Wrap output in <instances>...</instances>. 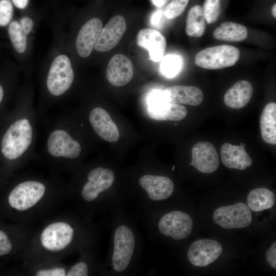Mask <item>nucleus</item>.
<instances>
[{"label":"nucleus","instance_id":"39448f33","mask_svg":"<svg viewBox=\"0 0 276 276\" xmlns=\"http://www.w3.org/2000/svg\"><path fill=\"white\" fill-rule=\"evenodd\" d=\"M240 56V52L237 48L222 44L200 51L196 54L194 61L200 67L217 70L235 65Z\"/></svg>","mask_w":276,"mask_h":276},{"label":"nucleus","instance_id":"c85d7f7f","mask_svg":"<svg viewBox=\"0 0 276 276\" xmlns=\"http://www.w3.org/2000/svg\"><path fill=\"white\" fill-rule=\"evenodd\" d=\"M189 0H172L165 8L164 14L168 19H174L181 14Z\"/></svg>","mask_w":276,"mask_h":276},{"label":"nucleus","instance_id":"6ab92c4d","mask_svg":"<svg viewBox=\"0 0 276 276\" xmlns=\"http://www.w3.org/2000/svg\"><path fill=\"white\" fill-rule=\"evenodd\" d=\"M163 94L168 102L180 105L198 106L203 100L202 90L194 86H171L165 89Z\"/></svg>","mask_w":276,"mask_h":276},{"label":"nucleus","instance_id":"dca6fc26","mask_svg":"<svg viewBox=\"0 0 276 276\" xmlns=\"http://www.w3.org/2000/svg\"><path fill=\"white\" fill-rule=\"evenodd\" d=\"M102 27L100 19L93 18L86 21L81 27L76 40V50L80 57L86 58L90 55Z\"/></svg>","mask_w":276,"mask_h":276},{"label":"nucleus","instance_id":"7c9ffc66","mask_svg":"<svg viewBox=\"0 0 276 276\" xmlns=\"http://www.w3.org/2000/svg\"><path fill=\"white\" fill-rule=\"evenodd\" d=\"M89 273L88 267L84 261L74 265L67 273V276H87Z\"/></svg>","mask_w":276,"mask_h":276},{"label":"nucleus","instance_id":"58836bf2","mask_svg":"<svg viewBox=\"0 0 276 276\" xmlns=\"http://www.w3.org/2000/svg\"><path fill=\"white\" fill-rule=\"evenodd\" d=\"M271 12L273 16L275 18L276 17V4H274L271 9Z\"/></svg>","mask_w":276,"mask_h":276},{"label":"nucleus","instance_id":"4c0bfd02","mask_svg":"<svg viewBox=\"0 0 276 276\" xmlns=\"http://www.w3.org/2000/svg\"><path fill=\"white\" fill-rule=\"evenodd\" d=\"M153 4L157 7H162L168 0H151Z\"/></svg>","mask_w":276,"mask_h":276},{"label":"nucleus","instance_id":"4be33fe9","mask_svg":"<svg viewBox=\"0 0 276 276\" xmlns=\"http://www.w3.org/2000/svg\"><path fill=\"white\" fill-rule=\"evenodd\" d=\"M261 136L264 141L276 144V104L270 102L264 108L260 117Z\"/></svg>","mask_w":276,"mask_h":276},{"label":"nucleus","instance_id":"bb28decb","mask_svg":"<svg viewBox=\"0 0 276 276\" xmlns=\"http://www.w3.org/2000/svg\"><path fill=\"white\" fill-rule=\"evenodd\" d=\"M182 66L181 57L175 54L168 55L161 60L160 70L165 76L171 78L176 75Z\"/></svg>","mask_w":276,"mask_h":276},{"label":"nucleus","instance_id":"f03ea898","mask_svg":"<svg viewBox=\"0 0 276 276\" xmlns=\"http://www.w3.org/2000/svg\"><path fill=\"white\" fill-rule=\"evenodd\" d=\"M86 179L80 192L83 201L95 202L101 210L110 213L125 204L128 198L127 188L118 184L115 171L110 167H96L88 172Z\"/></svg>","mask_w":276,"mask_h":276},{"label":"nucleus","instance_id":"a19ab883","mask_svg":"<svg viewBox=\"0 0 276 276\" xmlns=\"http://www.w3.org/2000/svg\"><path fill=\"white\" fill-rule=\"evenodd\" d=\"M240 146H242L243 147H245V145L244 143H240Z\"/></svg>","mask_w":276,"mask_h":276},{"label":"nucleus","instance_id":"2eb2a0df","mask_svg":"<svg viewBox=\"0 0 276 276\" xmlns=\"http://www.w3.org/2000/svg\"><path fill=\"white\" fill-rule=\"evenodd\" d=\"M133 76L132 63L126 55L118 54L110 59L106 71V78L110 84L123 86L130 82Z\"/></svg>","mask_w":276,"mask_h":276},{"label":"nucleus","instance_id":"a878e982","mask_svg":"<svg viewBox=\"0 0 276 276\" xmlns=\"http://www.w3.org/2000/svg\"><path fill=\"white\" fill-rule=\"evenodd\" d=\"M8 34L15 50L19 53H24L27 47V35L24 33L19 22H11L8 27Z\"/></svg>","mask_w":276,"mask_h":276},{"label":"nucleus","instance_id":"6e6552de","mask_svg":"<svg viewBox=\"0 0 276 276\" xmlns=\"http://www.w3.org/2000/svg\"><path fill=\"white\" fill-rule=\"evenodd\" d=\"M214 221L225 229L242 228L249 226L252 220L247 205L237 202L217 208L213 215Z\"/></svg>","mask_w":276,"mask_h":276},{"label":"nucleus","instance_id":"b1692460","mask_svg":"<svg viewBox=\"0 0 276 276\" xmlns=\"http://www.w3.org/2000/svg\"><path fill=\"white\" fill-rule=\"evenodd\" d=\"M275 201L274 193L265 188L255 189L248 193L247 197V205L254 212L270 209L274 205Z\"/></svg>","mask_w":276,"mask_h":276},{"label":"nucleus","instance_id":"423d86ee","mask_svg":"<svg viewBox=\"0 0 276 276\" xmlns=\"http://www.w3.org/2000/svg\"><path fill=\"white\" fill-rule=\"evenodd\" d=\"M74 72L69 58L61 54L57 56L50 66L47 78V87L51 94L60 96L71 86Z\"/></svg>","mask_w":276,"mask_h":276},{"label":"nucleus","instance_id":"c9c22d12","mask_svg":"<svg viewBox=\"0 0 276 276\" xmlns=\"http://www.w3.org/2000/svg\"><path fill=\"white\" fill-rule=\"evenodd\" d=\"M163 16V11L158 10L155 12L151 16V22L154 26H158L160 21Z\"/></svg>","mask_w":276,"mask_h":276},{"label":"nucleus","instance_id":"412c9836","mask_svg":"<svg viewBox=\"0 0 276 276\" xmlns=\"http://www.w3.org/2000/svg\"><path fill=\"white\" fill-rule=\"evenodd\" d=\"M252 94L253 87L251 83L246 80H240L225 92L224 102L231 108L240 109L249 102Z\"/></svg>","mask_w":276,"mask_h":276},{"label":"nucleus","instance_id":"ea45409f","mask_svg":"<svg viewBox=\"0 0 276 276\" xmlns=\"http://www.w3.org/2000/svg\"><path fill=\"white\" fill-rule=\"evenodd\" d=\"M4 96V90L2 86L0 85V104L3 100Z\"/></svg>","mask_w":276,"mask_h":276},{"label":"nucleus","instance_id":"7ed1b4c3","mask_svg":"<svg viewBox=\"0 0 276 276\" xmlns=\"http://www.w3.org/2000/svg\"><path fill=\"white\" fill-rule=\"evenodd\" d=\"M137 213L151 238L163 237L181 241L188 237L192 232V217L181 210L175 209L164 212L156 208Z\"/></svg>","mask_w":276,"mask_h":276},{"label":"nucleus","instance_id":"cd10ccee","mask_svg":"<svg viewBox=\"0 0 276 276\" xmlns=\"http://www.w3.org/2000/svg\"><path fill=\"white\" fill-rule=\"evenodd\" d=\"M202 10L208 24L216 22L221 12L220 0H205Z\"/></svg>","mask_w":276,"mask_h":276},{"label":"nucleus","instance_id":"f3484780","mask_svg":"<svg viewBox=\"0 0 276 276\" xmlns=\"http://www.w3.org/2000/svg\"><path fill=\"white\" fill-rule=\"evenodd\" d=\"M89 121L96 133L109 142H116L119 139V129L109 114L101 107L91 110Z\"/></svg>","mask_w":276,"mask_h":276},{"label":"nucleus","instance_id":"2f4dec72","mask_svg":"<svg viewBox=\"0 0 276 276\" xmlns=\"http://www.w3.org/2000/svg\"><path fill=\"white\" fill-rule=\"evenodd\" d=\"M12 249V244L6 234L0 230V256L9 254Z\"/></svg>","mask_w":276,"mask_h":276},{"label":"nucleus","instance_id":"aec40b11","mask_svg":"<svg viewBox=\"0 0 276 276\" xmlns=\"http://www.w3.org/2000/svg\"><path fill=\"white\" fill-rule=\"evenodd\" d=\"M220 154L223 164L230 169L244 170L252 164L244 147L240 145H232L225 143L221 147Z\"/></svg>","mask_w":276,"mask_h":276},{"label":"nucleus","instance_id":"5701e85b","mask_svg":"<svg viewBox=\"0 0 276 276\" xmlns=\"http://www.w3.org/2000/svg\"><path fill=\"white\" fill-rule=\"evenodd\" d=\"M213 37L219 40L229 42H240L248 36L246 27L240 24L226 21L216 28L213 34Z\"/></svg>","mask_w":276,"mask_h":276},{"label":"nucleus","instance_id":"0eeeda50","mask_svg":"<svg viewBox=\"0 0 276 276\" xmlns=\"http://www.w3.org/2000/svg\"><path fill=\"white\" fill-rule=\"evenodd\" d=\"M147 103V114L153 120L177 121L187 114L185 106L166 101L162 90H153L148 97Z\"/></svg>","mask_w":276,"mask_h":276},{"label":"nucleus","instance_id":"393cba45","mask_svg":"<svg viewBox=\"0 0 276 276\" xmlns=\"http://www.w3.org/2000/svg\"><path fill=\"white\" fill-rule=\"evenodd\" d=\"M205 28V20L203 10L199 5L192 7L187 15L185 31L191 37H200L204 34Z\"/></svg>","mask_w":276,"mask_h":276},{"label":"nucleus","instance_id":"9b49d317","mask_svg":"<svg viewBox=\"0 0 276 276\" xmlns=\"http://www.w3.org/2000/svg\"><path fill=\"white\" fill-rule=\"evenodd\" d=\"M222 252V246L217 241L200 239L194 241L190 246L187 258L193 266L204 267L215 262Z\"/></svg>","mask_w":276,"mask_h":276},{"label":"nucleus","instance_id":"f8f14e48","mask_svg":"<svg viewBox=\"0 0 276 276\" xmlns=\"http://www.w3.org/2000/svg\"><path fill=\"white\" fill-rule=\"evenodd\" d=\"M74 229L68 224L57 222L48 225L42 232L40 240L44 247L57 251L65 248L72 241Z\"/></svg>","mask_w":276,"mask_h":276},{"label":"nucleus","instance_id":"f704fd0d","mask_svg":"<svg viewBox=\"0 0 276 276\" xmlns=\"http://www.w3.org/2000/svg\"><path fill=\"white\" fill-rule=\"evenodd\" d=\"M19 24L24 33L26 35H28L31 32L34 26L33 21L28 16L22 17Z\"/></svg>","mask_w":276,"mask_h":276},{"label":"nucleus","instance_id":"e433bc0d","mask_svg":"<svg viewBox=\"0 0 276 276\" xmlns=\"http://www.w3.org/2000/svg\"><path fill=\"white\" fill-rule=\"evenodd\" d=\"M14 6L20 9H24L27 7L29 0H11Z\"/></svg>","mask_w":276,"mask_h":276},{"label":"nucleus","instance_id":"473e14b6","mask_svg":"<svg viewBox=\"0 0 276 276\" xmlns=\"http://www.w3.org/2000/svg\"><path fill=\"white\" fill-rule=\"evenodd\" d=\"M266 259L268 264L273 268L276 269V242H274L267 249Z\"/></svg>","mask_w":276,"mask_h":276},{"label":"nucleus","instance_id":"f257e3e1","mask_svg":"<svg viewBox=\"0 0 276 276\" xmlns=\"http://www.w3.org/2000/svg\"><path fill=\"white\" fill-rule=\"evenodd\" d=\"M110 213V244L103 273L108 276L134 275L137 273L144 245L136 218L125 204L116 207Z\"/></svg>","mask_w":276,"mask_h":276},{"label":"nucleus","instance_id":"c756f323","mask_svg":"<svg viewBox=\"0 0 276 276\" xmlns=\"http://www.w3.org/2000/svg\"><path fill=\"white\" fill-rule=\"evenodd\" d=\"M13 8L10 0H0V26H7L11 20Z\"/></svg>","mask_w":276,"mask_h":276},{"label":"nucleus","instance_id":"a211bd4d","mask_svg":"<svg viewBox=\"0 0 276 276\" xmlns=\"http://www.w3.org/2000/svg\"><path fill=\"white\" fill-rule=\"evenodd\" d=\"M139 46L146 49L150 59L154 62L161 61L166 48V40L159 31L150 28L141 30L136 37Z\"/></svg>","mask_w":276,"mask_h":276},{"label":"nucleus","instance_id":"ddd939ff","mask_svg":"<svg viewBox=\"0 0 276 276\" xmlns=\"http://www.w3.org/2000/svg\"><path fill=\"white\" fill-rule=\"evenodd\" d=\"M219 159L214 146L208 142L196 143L192 149V161L189 164L200 172L209 174L219 166Z\"/></svg>","mask_w":276,"mask_h":276},{"label":"nucleus","instance_id":"4468645a","mask_svg":"<svg viewBox=\"0 0 276 276\" xmlns=\"http://www.w3.org/2000/svg\"><path fill=\"white\" fill-rule=\"evenodd\" d=\"M126 30V24L124 17L120 15L112 17L102 28L94 47L95 50L99 52L111 50L118 44Z\"/></svg>","mask_w":276,"mask_h":276},{"label":"nucleus","instance_id":"9d476101","mask_svg":"<svg viewBox=\"0 0 276 276\" xmlns=\"http://www.w3.org/2000/svg\"><path fill=\"white\" fill-rule=\"evenodd\" d=\"M48 153L54 157L69 159L78 158L81 154L80 144L64 129H57L49 134L47 141Z\"/></svg>","mask_w":276,"mask_h":276},{"label":"nucleus","instance_id":"1a4fd4ad","mask_svg":"<svg viewBox=\"0 0 276 276\" xmlns=\"http://www.w3.org/2000/svg\"><path fill=\"white\" fill-rule=\"evenodd\" d=\"M45 186L38 181L27 180L18 184L10 193V205L18 211H25L37 203L43 197Z\"/></svg>","mask_w":276,"mask_h":276},{"label":"nucleus","instance_id":"72a5a7b5","mask_svg":"<svg viewBox=\"0 0 276 276\" xmlns=\"http://www.w3.org/2000/svg\"><path fill=\"white\" fill-rule=\"evenodd\" d=\"M36 276H64L65 271L62 268H56L53 269L41 270L38 271Z\"/></svg>","mask_w":276,"mask_h":276},{"label":"nucleus","instance_id":"20e7f679","mask_svg":"<svg viewBox=\"0 0 276 276\" xmlns=\"http://www.w3.org/2000/svg\"><path fill=\"white\" fill-rule=\"evenodd\" d=\"M34 137V130L30 121L22 117L14 122L4 134L1 151L8 159H17L30 148Z\"/></svg>","mask_w":276,"mask_h":276}]
</instances>
